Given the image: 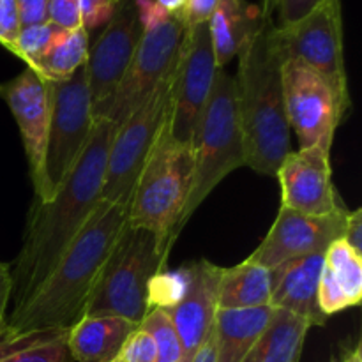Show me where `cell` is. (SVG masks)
<instances>
[{
	"mask_svg": "<svg viewBox=\"0 0 362 362\" xmlns=\"http://www.w3.org/2000/svg\"><path fill=\"white\" fill-rule=\"evenodd\" d=\"M60 28L57 25L39 23V25H27L21 27L18 32L16 46H14V55L25 62V66L32 67L39 60V57L46 52L52 39Z\"/></svg>",
	"mask_w": 362,
	"mask_h": 362,
	"instance_id": "f1b7e54d",
	"label": "cell"
},
{
	"mask_svg": "<svg viewBox=\"0 0 362 362\" xmlns=\"http://www.w3.org/2000/svg\"><path fill=\"white\" fill-rule=\"evenodd\" d=\"M127 209L122 204L99 202L48 278L21 306L13 310L2 331L20 334L73 327L85 315L95 281L127 226Z\"/></svg>",
	"mask_w": 362,
	"mask_h": 362,
	"instance_id": "7a4b0ae2",
	"label": "cell"
},
{
	"mask_svg": "<svg viewBox=\"0 0 362 362\" xmlns=\"http://www.w3.org/2000/svg\"><path fill=\"white\" fill-rule=\"evenodd\" d=\"M221 269L209 260L193 262V279L186 297L177 306L163 310L175 327L186 357L197 354L214 327Z\"/></svg>",
	"mask_w": 362,
	"mask_h": 362,
	"instance_id": "e0dca14e",
	"label": "cell"
},
{
	"mask_svg": "<svg viewBox=\"0 0 362 362\" xmlns=\"http://www.w3.org/2000/svg\"><path fill=\"white\" fill-rule=\"evenodd\" d=\"M218 64L209 21L187 27L172 76L168 126L180 144L193 145L205 105L211 98Z\"/></svg>",
	"mask_w": 362,
	"mask_h": 362,
	"instance_id": "8fae6325",
	"label": "cell"
},
{
	"mask_svg": "<svg viewBox=\"0 0 362 362\" xmlns=\"http://www.w3.org/2000/svg\"><path fill=\"white\" fill-rule=\"evenodd\" d=\"M334 362V361H332ZM339 362H362V352H361V345H357L356 349L350 350V352L345 354V357H343Z\"/></svg>",
	"mask_w": 362,
	"mask_h": 362,
	"instance_id": "b9f144b4",
	"label": "cell"
},
{
	"mask_svg": "<svg viewBox=\"0 0 362 362\" xmlns=\"http://www.w3.org/2000/svg\"><path fill=\"white\" fill-rule=\"evenodd\" d=\"M0 95L9 106L20 129L27 154L35 200L45 194V154L52 119V81L30 67L0 85Z\"/></svg>",
	"mask_w": 362,
	"mask_h": 362,
	"instance_id": "9a60e30c",
	"label": "cell"
},
{
	"mask_svg": "<svg viewBox=\"0 0 362 362\" xmlns=\"http://www.w3.org/2000/svg\"><path fill=\"white\" fill-rule=\"evenodd\" d=\"M138 324L122 317H81L67 334L74 362H113Z\"/></svg>",
	"mask_w": 362,
	"mask_h": 362,
	"instance_id": "ffe728a7",
	"label": "cell"
},
{
	"mask_svg": "<svg viewBox=\"0 0 362 362\" xmlns=\"http://www.w3.org/2000/svg\"><path fill=\"white\" fill-rule=\"evenodd\" d=\"M193 165V145L177 141L166 119L131 194L127 225L151 230L163 244L173 247L175 226L189 194Z\"/></svg>",
	"mask_w": 362,
	"mask_h": 362,
	"instance_id": "5b68a950",
	"label": "cell"
},
{
	"mask_svg": "<svg viewBox=\"0 0 362 362\" xmlns=\"http://www.w3.org/2000/svg\"><path fill=\"white\" fill-rule=\"evenodd\" d=\"M272 311V306L218 310L212 327L218 362H243L246 359L264 334Z\"/></svg>",
	"mask_w": 362,
	"mask_h": 362,
	"instance_id": "44dd1931",
	"label": "cell"
},
{
	"mask_svg": "<svg viewBox=\"0 0 362 362\" xmlns=\"http://www.w3.org/2000/svg\"><path fill=\"white\" fill-rule=\"evenodd\" d=\"M362 300V255L345 239H338L324 253V271L318 285V306L325 317L359 306Z\"/></svg>",
	"mask_w": 362,
	"mask_h": 362,
	"instance_id": "d6986e66",
	"label": "cell"
},
{
	"mask_svg": "<svg viewBox=\"0 0 362 362\" xmlns=\"http://www.w3.org/2000/svg\"><path fill=\"white\" fill-rule=\"evenodd\" d=\"M186 32L184 14H168L154 27L145 28L126 76L103 119L120 124L173 73Z\"/></svg>",
	"mask_w": 362,
	"mask_h": 362,
	"instance_id": "7c38bea8",
	"label": "cell"
},
{
	"mask_svg": "<svg viewBox=\"0 0 362 362\" xmlns=\"http://www.w3.org/2000/svg\"><path fill=\"white\" fill-rule=\"evenodd\" d=\"M193 279V264H186L177 271H161L151 279L147 293V308L170 310L186 297Z\"/></svg>",
	"mask_w": 362,
	"mask_h": 362,
	"instance_id": "4316f807",
	"label": "cell"
},
{
	"mask_svg": "<svg viewBox=\"0 0 362 362\" xmlns=\"http://www.w3.org/2000/svg\"><path fill=\"white\" fill-rule=\"evenodd\" d=\"M276 2L278 0H260V14L264 18H272L276 11Z\"/></svg>",
	"mask_w": 362,
	"mask_h": 362,
	"instance_id": "60d3db41",
	"label": "cell"
},
{
	"mask_svg": "<svg viewBox=\"0 0 362 362\" xmlns=\"http://www.w3.org/2000/svg\"><path fill=\"white\" fill-rule=\"evenodd\" d=\"M94 120L85 66L67 80L52 81V119L45 154V194L39 202L52 200L57 187L83 152Z\"/></svg>",
	"mask_w": 362,
	"mask_h": 362,
	"instance_id": "9c48e42d",
	"label": "cell"
},
{
	"mask_svg": "<svg viewBox=\"0 0 362 362\" xmlns=\"http://www.w3.org/2000/svg\"><path fill=\"white\" fill-rule=\"evenodd\" d=\"M310 327L306 318L274 308L264 334L243 362H299Z\"/></svg>",
	"mask_w": 362,
	"mask_h": 362,
	"instance_id": "603a6c76",
	"label": "cell"
},
{
	"mask_svg": "<svg viewBox=\"0 0 362 362\" xmlns=\"http://www.w3.org/2000/svg\"><path fill=\"white\" fill-rule=\"evenodd\" d=\"M119 124L95 119L90 138L52 200H34L23 246L11 271L14 310L25 303L60 260L101 202L110 145Z\"/></svg>",
	"mask_w": 362,
	"mask_h": 362,
	"instance_id": "6da1fadb",
	"label": "cell"
},
{
	"mask_svg": "<svg viewBox=\"0 0 362 362\" xmlns=\"http://www.w3.org/2000/svg\"><path fill=\"white\" fill-rule=\"evenodd\" d=\"M168 14H184L186 13L187 0H156Z\"/></svg>",
	"mask_w": 362,
	"mask_h": 362,
	"instance_id": "ab89813d",
	"label": "cell"
},
{
	"mask_svg": "<svg viewBox=\"0 0 362 362\" xmlns=\"http://www.w3.org/2000/svg\"><path fill=\"white\" fill-rule=\"evenodd\" d=\"M281 81L286 119L290 129L296 131L299 147L320 145L331 151L336 129L350 108V98L324 74L297 59L283 62Z\"/></svg>",
	"mask_w": 362,
	"mask_h": 362,
	"instance_id": "ba28073f",
	"label": "cell"
},
{
	"mask_svg": "<svg viewBox=\"0 0 362 362\" xmlns=\"http://www.w3.org/2000/svg\"><path fill=\"white\" fill-rule=\"evenodd\" d=\"M16 0H0V45L14 53L18 32H20Z\"/></svg>",
	"mask_w": 362,
	"mask_h": 362,
	"instance_id": "1f68e13d",
	"label": "cell"
},
{
	"mask_svg": "<svg viewBox=\"0 0 362 362\" xmlns=\"http://www.w3.org/2000/svg\"><path fill=\"white\" fill-rule=\"evenodd\" d=\"M271 41L283 62L303 60L350 98L343 53L341 0H322L300 20L283 27L274 25Z\"/></svg>",
	"mask_w": 362,
	"mask_h": 362,
	"instance_id": "30bf717a",
	"label": "cell"
},
{
	"mask_svg": "<svg viewBox=\"0 0 362 362\" xmlns=\"http://www.w3.org/2000/svg\"><path fill=\"white\" fill-rule=\"evenodd\" d=\"M276 177L281 186L283 207L310 216H325L345 209L332 182L331 151L320 145L288 152Z\"/></svg>",
	"mask_w": 362,
	"mask_h": 362,
	"instance_id": "2e32d148",
	"label": "cell"
},
{
	"mask_svg": "<svg viewBox=\"0 0 362 362\" xmlns=\"http://www.w3.org/2000/svg\"><path fill=\"white\" fill-rule=\"evenodd\" d=\"M140 327L154 339L156 362H177L184 357L182 345L168 315L163 310H151L140 322Z\"/></svg>",
	"mask_w": 362,
	"mask_h": 362,
	"instance_id": "83f0119b",
	"label": "cell"
},
{
	"mask_svg": "<svg viewBox=\"0 0 362 362\" xmlns=\"http://www.w3.org/2000/svg\"><path fill=\"white\" fill-rule=\"evenodd\" d=\"M88 48V32L83 27L74 30L60 28L30 69L49 81L67 80L87 64Z\"/></svg>",
	"mask_w": 362,
	"mask_h": 362,
	"instance_id": "484cf974",
	"label": "cell"
},
{
	"mask_svg": "<svg viewBox=\"0 0 362 362\" xmlns=\"http://www.w3.org/2000/svg\"><path fill=\"white\" fill-rule=\"evenodd\" d=\"M78 6L81 13V25L88 32L90 28L108 23L110 18L115 13L117 4L110 0H78Z\"/></svg>",
	"mask_w": 362,
	"mask_h": 362,
	"instance_id": "d6a6232c",
	"label": "cell"
},
{
	"mask_svg": "<svg viewBox=\"0 0 362 362\" xmlns=\"http://www.w3.org/2000/svg\"><path fill=\"white\" fill-rule=\"evenodd\" d=\"M18 18L21 27L27 25H39L48 21V0H16Z\"/></svg>",
	"mask_w": 362,
	"mask_h": 362,
	"instance_id": "e575fe53",
	"label": "cell"
},
{
	"mask_svg": "<svg viewBox=\"0 0 362 362\" xmlns=\"http://www.w3.org/2000/svg\"><path fill=\"white\" fill-rule=\"evenodd\" d=\"M191 362H218V359H216L214 332L211 331V334H209L207 339L202 343V346L197 350V354H194L193 361Z\"/></svg>",
	"mask_w": 362,
	"mask_h": 362,
	"instance_id": "f35d334b",
	"label": "cell"
},
{
	"mask_svg": "<svg viewBox=\"0 0 362 362\" xmlns=\"http://www.w3.org/2000/svg\"><path fill=\"white\" fill-rule=\"evenodd\" d=\"M46 14H48L49 23L57 25L64 30H74V28L83 27L78 0H48Z\"/></svg>",
	"mask_w": 362,
	"mask_h": 362,
	"instance_id": "4dcf8cb0",
	"label": "cell"
},
{
	"mask_svg": "<svg viewBox=\"0 0 362 362\" xmlns=\"http://www.w3.org/2000/svg\"><path fill=\"white\" fill-rule=\"evenodd\" d=\"M69 329L9 334L0 332V362H74L67 343Z\"/></svg>",
	"mask_w": 362,
	"mask_h": 362,
	"instance_id": "d4e9b609",
	"label": "cell"
},
{
	"mask_svg": "<svg viewBox=\"0 0 362 362\" xmlns=\"http://www.w3.org/2000/svg\"><path fill=\"white\" fill-rule=\"evenodd\" d=\"M346 214L349 211L343 209L332 214L310 216L281 205L269 233L247 260L272 271L285 262L325 253L334 240L343 239Z\"/></svg>",
	"mask_w": 362,
	"mask_h": 362,
	"instance_id": "5bb4252c",
	"label": "cell"
},
{
	"mask_svg": "<svg viewBox=\"0 0 362 362\" xmlns=\"http://www.w3.org/2000/svg\"><path fill=\"white\" fill-rule=\"evenodd\" d=\"M218 2L219 0H187L186 13H184L187 27L202 23V21H209Z\"/></svg>",
	"mask_w": 362,
	"mask_h": 362,
	"instance_id": "8d00e7d4",
	"label": "cell"
},
{
	"mask_svg": "<svg viewBox=\"0 0 362 362\" xmlns=\"http://www.w3.org/2000/svg\"><path fill=\"white\" fill-rule=\"evenodd\" d=\"M271 269L251 260L235 267H223L219 279V310L271 306Z\"/></svg>",
	"mask_w": 362,
	"mask_h": 362,
	"instance_id": "cb8c5ba5",
	"label": "cell"
},
{
	"mask_svg": "<svg viewBox=\"0 0 362 362\" xmlns=\"http://www.w3.org/2000/svg\"><path fill=\"white\" fill-rule=\"evenodd\" d=\"M110 2H113V4H119L120 0H110Z\"/></svg>",
	"mask_w": 362,
	"mask_h": 362,
	"instance_id": "ee69618b",
	"label": "cell"
},
{
	"mask_svg": "<svg viewBox=\"0 0 362 362\" xmlns=\"http://www.w3.org/2000/svg\"><path fill=\"white\" fill-rule=\"evenodd\" d=\"M343 239L356 253L362 255V209H356L346 214Z\"/></svg>",
	"mask_w": 362,
	"mask_h": 362,
	"instance_id": "d590c367",
	"label": "cell"
},
{
	"mask_svg": "<svg viewBox=\"0 0 362 362\" xmlns=\"http://www.w3.org/2000/svg\"><path fill=\"white\" fill-rule=\"evenodd\" d=\"M141 34L144 27L138 18L134 0H120L105 30L95 39L94 46L88 48L85 64L95 119H103L112 105L113 95L133 60Z\"/></svg>",
	"mask_w": 362,
	"mask_h": 362,
	"instance_id": "4fadbf2b",
	"label": "cell"
},
{
	"mask_svg": "<svg viewBox=\"0 0 362 362\" xmlns=\"http://www.w3.org/2000/svg\"><path fill=\"white\" fill-rule=\"evenodd\" d=\"M272 27L271 18H262L237 53L239 69L233 76L246 166L269 177H276L281 161L292 152V129L283 98V60L271 41Z\"/></svg>",
	"mask_w": 362,
	"mask_h": 362,
	"instance_id": "3957f363",
	"label": "cell"
},
{
	"mask_svg": "<svg viewBox=\"0 0 362 362\" xmlns=\"http://www.w3.org/2000/svg\"><path fill=\"white\" fill-rule=\"evenodd\" d=\"M320 2L322 0H278L274 11V13H278V27L300 20L308 13H311Z\"/></svg>",
	"mask_w": 362,
	"mask_h": 362,
	"instance_id": "836d02e7",
	"label": "cell"
},
{
	"mask_svg": "<svg viewBox=\"0 0 362 362\" xmlns=\"http://www.w3.org/2000/svg\"><path fill=\"white\" fill-rule=\"evenodd\" d=\"M262 18L260 9L246 0H219L209 18L218 69H225L226 64L237 57Z\"/></svg>",
	"mask_w": 362,
	"mask_h": 362,
	"instance_id": "7402d4cb",
	"label": "cell"
},
{
	"mask_svg": "<svg viewBox=\"0 0 362 362\" xmlns=\"http://www.w3.org/2000/svg\"><path fill=\"white\" fill-rule=\"evenodd\" d=\"M194 165L189 194L175 226V240L209 194L225 177L246 166L243 131L237 113L235 78L218 69L211 98L205 105L200 127L193 144Z\"/></svg>",
	"mask_w": 362,
	"mask_h": 362,
	"instance_id": "277c9868",
	"label": "cell"
},
{
	"mask_svg": "<svg viewBox=\"0 0 362 362\" xmlns=\"http://www.w3.org/2000/svg\"><path fill=\"white\" fill-rule=\"evenodd\" d=\"M322 271L324 253L296 258L272 269L271 306L299 315L311 325H325L327 317L318 306Z\"/></svg>",
	"mask_w": 362,
	"mask_h": 362,
	"instance_id": "ac0fdd59",
	"label": "cell"
},
{
	"mask_svg": "<svg viewBox=\"0 0 362 362\" xmlns=\"http://www.w3.org/2000/svg\"><path fill=\"white\" fill-rule=\"evenodd\" d=\"M172 76L173 73L117 127L106 161L101 200L129 207L131 194L148 152L168 119Z\"/></svg>",
	"mask_w": 362,
	"mask_h": 362,
	"instance_id": "52a82bcc",
	"label": "cell"
},
{
	"mask_svg": "<svg viewBox=\"0 0 362 362\" xmlns=\"http://www.w3.org/2000/svg\"><path fill=\"white\" fill-rule=\"evenodd\" d=\"M191 361H193V357H186V356H184L182 359H180V361H177V362H191Z\"/></svg>",
	"mask_w": 362,
	"mask_h": 362,
	"instance_id": "7bdbcfd3",
	"label": "cell"
},
{
	"mask_svg": "<svg viewBox=\"0 0 362 362\" xmlns=\"http://www.w3.org/2000/svg\"><path fill=\"white\" fill-rule=\"evenodd\" d=\"M156 359L158 354H156L154 339L138 325L126 339L113 362H156Z\"/></svg>",
	"mask_w": 362,
	"mask_h": 362,
	"instance_id": "f546056e",
	"label": "cell"
},
{
	"mask_svg": "<svg viewBox=\"0 0 362 362\" xmlns=\"http://www.w3.org/2000/svg\"><path fill=\"white\" fill-rule=\"evenodd\" d=\"M170 251L151 230L127 225L95 281L83 317H122L140 325L148 313V283L165 271Z\"/></svg>",
	"mask_w": 362,
	"mask_h": 362,
	"instance_id": "8992f818",
	"label": "cell"
},
{
	"mask_svg": "<svg viewBox=\"0 0 362 362\" xmlns=\"http://www.w3.org/2000/svg\"><path fill=\"white\" fill-rule=\"evenodd\" d=\"M13 296V278H11V267L0 264V332L6 325V311Z\"/></svg>",
	"mask_w": 362,
	"mask_h": 362,
	"instance_id": "74e56055",
	"label": "cell"
}]
</instances>
